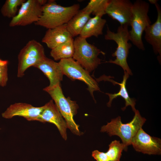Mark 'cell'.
Masks as SVG:
<instances>
[{
    "mask_svg": "<svg viewBox=\"0 0 161 161\" xmlns=\"http://www.w3.org/2000/svg\"><path fill=\"white\" fill-rule=\"evenodd\" d=\"M106 21L102 17L95 16L87 21L79 36L86 39L92 36L98 38L103 34V29Z\"/></svg>",
    "mask_w": 161,
    "mask_h": 161,
    "instance_id": "obj_19",
    "label": "cell"
},
{
    "mask_svg": "<svg viewBox=\"0 0 161 161\" xmlns=\"http://www.w3.org/2000/svg\"><path fill=\"white\" fill-rule=\"evenodd\" d=\"M109 0H91L83 10L95 16L102 17L106 14V10Z\"/></svg>",
    "mask_w": 161,
    "mask_h": 161,
    "instance_id": "obj_22",
    "label": "cell"
},
{
    "mask_svg": "<svg viewBox=\"0 0 161 161\" xmlns=\"http://www.w3.org/2000/svg\"><path fill=\"white\" fill-rule=\"evenodd\" d=\"M72 38L65 24L48 29L42 39V42L51 49Z\"/></svg>",
    "mask_w": 161,
    "mask_h": 161,
    "instance_id": "obj_17",
    "label": "cell"
},
{
    "mask_svg": "<svg viewBox=\"0 0 161 161\" xmlns=\"http://www.w3.org/2000/svg\"><path fill=\"white\" fill-rule=\"evenodd\" d=\"M46 0H28L21 5L16 16L10 21V27L26 26L37 22L41 17Z\"/></svg>",
    "mask_w": 161,
    "mask_h": 161,
    "instance_id": "obj_8",
    "label": "cell"
},
{
    "mask_svg": "<svg viewBox=\"0 0 161 161\" xmlns=\"http://www.w3.org/2000/svg\"><path fill=\"white\" fill-rule=\"evenodd\" d=\"M129 75L125 72H124V75L123 76V80L121 83H119L111 79L110 76H102L99 80H103L111 82L114 85L118 84L120 86V89L118 92L114 94L106 93L109 97V100L107 103V106L108 107H110L112 102L114 99L118 96L122 97L125 100V106L122 108V109L124 111L129 106H131L133 111L135 112L137 110L135 107L136 104V100L134 98H131L127 91L126 87V84L127 79L129 77Z\"/></svg>",
    "mask_w": 161,
    "mask_h": 161,
    "instance_id": "obj_16",
    "label": "cell"
},
{
    "mask_svg": "<svg viewBox=\"0 0 161 161\" xmlns=\"http://www.w3.org/2000/svg\"><path fill=\"white\" fill-rule=\"evenodd\" d=\"M74 41L72 38L51 49V56L55 61L72 58L75 51Z\"/></svg>",
    "mask_w": 161,
    "mask_h": 161,
    "instance_id": "obj_21",
    "label": "cell"
},
{
    "mask_svg": "<svg viewBox=\"0 0 161 161\" xmlns=\"http://www.w3.org/2000/svg\"><path fill=\"white\" fill-rule=\"evenodd\" d=\"M80 7L78 4L64 7L54 1H49L43 6L41 16L34 24L48 29L66 24L80 10Z\"/></svg>",
    "mask_w": 161,
    "mask_h": 161,
    "instance_id": "obj_1",
    "label": "cell"
},
{
    "mask_svg": "<svg viewBox=\"0 0 161 161\" xmlns=\"http://www.w3.org/2000/svg\"><path fill=\"white\" fill-rule=\"evenodd\" d=\"M43 106L38 121L42 123L49 122L54 124L63 138L66 140V129L68 128L66 123L58 107L54 103L53 100H50Z\"/></svg>",
    "mask_w": 161,
    "mask_h": 161,
    "instance_id": "obj_12",
    "label": "cell"
},
{
    "mask_svg": "<svg viewBox=\"0 0 161 161\" xmlns=\"http://www.w3.org/2000/svg\"><path fill=\"white\" fill-rule=\"evenodd\" d=\"M33 67L41 70L48 78L49 81L48 87L60 84L64 75L58 63L46 57Z\"/></svg>",
    "mask_w": 161,
    "mask_h": 161,
    "instance_id": "obj_15",
    "label": "cell"
},
{
    "mask_svg": "<svg viewBox=\"0 0 161 161\" xmlns=\"http://www.w3.org/2000/svg\"><path fill=\"white\" fill-rule=\"evenodd\" d=\"M137 151L148 155H160L161 153V140L152 137L141 128L132 138L131 141Z\"/></svg>",
    "mask_w": 161,
    "mask_h": 161,
    "instance_id": "obj_10",
    "label": "cell"
},
{
    "mask_svg": "<svg viewBox=\"0 0 161 161\" xmlns=\"http://www.w3.org/2000/svg\"><path fill=\"white\" fill-rule=\"evenodd\" d=\"M43 90L47 92L54 101L66 123L68 128L75 134L81 135L83 133L79 130V126L76 123L73 118L77 113L78 108L76 102L71 100L69 97H65L60 84L52 87L47 86Z\"/></svg>",
    "mask_w": 161,
    "mask_h": 161,
    "instance_id": "obj_5",
    "label": "cell"
},
{
    "mask_svg": "<svg viewBox=\"0 0 161 161\" xmlns=\"http://www.w3.org/2000/svg\"><path fill=\"white\" fill-rule=\"evenodd\" d=\"M91 14L83 9L79 10L66 24L67 29L73 38L80 35Z\"/></svg>",
    "mask_w": 161,
    "mask_h": 161,
    "instance_id": "obj_20",
    "label": "cell"
},
{
    "mask_svg": "<svg viewBox=\"0 0 161 161\" xmlns=\"http://www.w3.org/2000/svg\"><path fill=\"white\" fill-rule=\"evenodd\" d=\"M64 75L72 80H78L85 83L87 89L95 100L93 92L100 91L96 81L90 75L89 72L83 68L72 58L61 60L58 62Z\"/></svg>",
    "mask_w": 161,
    "mask_h": 161,
    "instance_id": "obj_9",
    "label": "cell"
},
{
    "mask_svg": "<svg viewBox=\"0 0 161 161\" xmlns=\"http://www.w3.org/2000/svg\"><path fill=\"white\" fill-rule=\"evenodd\" d=\"M123 150L126 151L123 144L115 140L109 145L106 152L95 150L92 152V156L97 161H120Z\"/></svg>",
    "mask_w": 161,
    "mask_h": 161,
    "instance_id": "obj_18",
    "label": "cell"
},
{
    "mask_svg": "<svg viewBox=\"0 0 161 161\" xmlns=\"http://www.w3.org/2000/svg\"><path fill=\"white\" fill-rule=\"evenodd\" d=\"M43 108V106L37 107L26 103H15L10 105L1 115L6 119L18 116L23 117L29 121H38Z\"/></svg>",
    "mask_w": 161,
    "mask_h": 161,
    "instance_id": "obj_13",
    "label": "cell"
},
{
    "mask_svg": "<svg viewBox=\"0 0 161 161\" xmlns=\"http://www.w3.org/2000/svg\"><path fill=\"white\" fill-rule=\"evenodd\" d=\"M46 57L44 48L40 43L34 39L29 41L18 56V77H23L27 69L33 66Z\"/></svg>",
    "mask_w": 161,
    "mask_h": 161,
    "instance_id": "obj_7",
    "label": "cell"
},
{
    "mask_svg": "<svg viewBox=\"0 0 161 161\" xmlns=\"http://www.w3.org/2000/svg\"><path fill=\"white\" fill-rule=\"evenodd\" d=\"M157 12L156 21L148 26L144 32V38L147 42L151 45L156 54L161 56V9L157 0L154 4Z\"/></svg>",
    "mask_w": 161,
    "mask_h": 161,
    "instance_id": "obj_14",
    "label": "cell"
},
{
    "mask_svg": "<svg viewBox=\"0 0 161 161\" xmlns=\"http://www.w3.org/2000/svg\"><path fill=\"white\" fill-rule=\"evenodd\" d=\"M74 42L75 51L72 58L89 72L94 70L101 63L98 55L105 53L79 36Z\"/></svg>",
    "mask_w": 161,
    "mask_h": 161,
    "instance_id": "obj_6",
    "label": "cell"
},
{
    "mask_svg": "<svg viewBox=\"0 0 161 161\" xmlns=\"http://www.w3.org/2000/svg\"><path fill=\"white\" fill-rule=\"evenodd\" d=\"M133 4L129 0H109L106 13L120 25L130 26Z\"/></svg>",
    "mask_w": 161,
    "mask_h": 161,
    "instance_id": "obj_11",
    "label": "cell"
},
{
    "mask_svg": "<svg viewBox=\"0 0 161 161\" xmlns=\"http://www.w3.org/2000/svg\"><path fill=\"white\" fill-rule=\"evenodd\" d=\"M25 0H7L1 9V12L4 17L12 18L15 17L18 11V8L25 1Z\"/></svg>",
    "mask_w": 161,
    "mask_h": 161,
    "instance_id": "obj_23",
    "label": "cell"
},
{
    "mask_svg": "<svg viewBox=\"0 0 161 161\" xmlns=\"http://www.w3.org/2000/svg\"><path fill=\"white\" fill-rule=\"evenodd\" d=\"M149 7V4L146 1L137 0L133 4L132 8L129 40L138 48L143 50L145 49L142 35L146 28L151 23L148 15Z\"/></svg>",
    "mask_w": 161,
    "mask_h": 161,
    "instance_id": "obj_4",
    "label": "cell"
},
{
    "mask_svg": "<svg viewBox=\"0 0 161 161\" xmlns=\"http://www.w3.org/2000/svg\"><path fill=\"white\" fill-rule=\"evenodd\" d=\"M8 61L0 58V86H6L8 80Z\"/></svg>",
    "mask_w": 161,
    "mask_h": 161,
    "instance_id": "obj_24",
    "label": "cell"
},
{
    "mask_svg": "<svg viewBox=\"0 0 161 161\" xmlns=\"http://www.w3.org/2000/svg\"><path fill=\"white\" fill-rule=\"evenodd\" d=\"M128 27V26L126 25H120L118 27L117 32H114L111 31L107 26L104 38L106 40L114 41L117 45V47L115 52L112 54V56L116 57L115 59L114 60H110L105 62L119 65L122 68L124 72L132 75V73L127 60L129 50L132 46L131 44L128 42L130 38Z\"/></svg>",
    "mask_w": 161,
    "mask_h": 161,
    "instance_id": "obj_3",
    "label": "cell"
},
{
    "mask_svg": "<svg viewBox=\"0 0 161 161\" xmlns=\"http://www.w3.org/2000/svg\"><path fill=\"white\" fill-rule=\"evenodd\" d=\"M135 115L132 120L129 123H123L120 116L111 120L106 125L102 126L100 131L106 132L110 136L117 135L121 139L124 145L126 151L128 146L131 145L132 138L146 121L142 117L138 110L134 112Z\"/></svg>",
    "mask_w": 161,
    "mask_h": 161,
    "instance_id": "obj_2",
    "label": "cell"
}]
</instances>
